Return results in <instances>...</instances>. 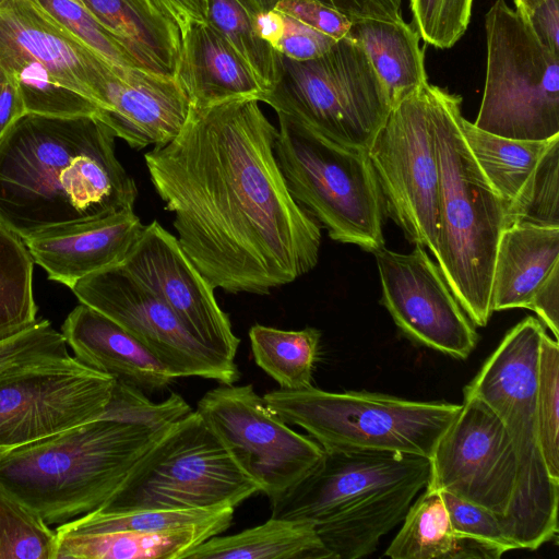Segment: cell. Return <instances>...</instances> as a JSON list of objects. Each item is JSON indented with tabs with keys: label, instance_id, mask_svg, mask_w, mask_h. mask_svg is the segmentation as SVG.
<instances>
[{
	"label": "cell",
	"instance_id": "obj_17",
	"mask_svg": "<svg viewBox=\"0 0 559 559\" xmlns=\"http://www.w3.org/2000/svg\"><path fill=\"white\" fill-rule=\"evenodd\" d=\"M372 253L381 281V302L399 329L431 349L467 358L478 334L424 247L416 246L411 253L382 247Z\"/></svg>",
	"mask_w": 559,
	"mask_h": 559
},
{
	"label": "cell",
	"instance_id": "obj_39",
	"mask_svg": "<svg viewBox=\"0 0 559 559\" xmlns=\"http://www.w3.org/2000/svg\"><path fill=\"white\" fill-rule=\"evenodd\" d=\"M191 412V406L180 394L171 393L163 402L156 403L152 402L142 390L115 380L111 399L100 418L160 431Z\"/></svg>",
	"mask_w": 559,
	"mask_h": 559
},
{
	"label": "cell",
	"instance_id": "obj_1",
	"mask_svg": "<svg viewBox=\"0 0 559 559\" xmlns=\"http://www.w3.org/2000/svg\"><path fill=\"white\" fill-rule=\"evenodd\" d=\"M254 98L190 106L177 135L144 155L178 242L214 288L265 295L318 263L321 226L290 195L277 128Z\"/></svg>",
	"mask_w": 559,
	"mask_h": 559
},
{
	"label": "cell",
	"instance_id": "obj_12",
	"mask_svg": "<svg viewBox=\"0 0 559 559\" xmlns=\"http://www.w3.org/2000/svg\"><path fill=\"white\" fill-rule=\"evenodd\" d=\"M368 155L385 212L409 241L427 247L436 257L439 167L429 81L391 108Z\"/></svg>",
	"mask_w": 559,
	"mask_h": 559
},
{
	"label": "cell",
	"instance_id": "obj_44",
	"mask_svg": "<svg viewBox=\"0 0 559 559\" xmlns=\"http://www.w3.org/2000/svg\"><path fill=\"white\" fill-rule=\"evenodd\" d=\"M274 10L335 40L345 37L352 26L347 16L318 0H280Z\"/></svg>",
	"mask_w": 559,
	"mask_h": 559
},
{
	"label": "cell",
	"instance_id": "obj_33",
	"mask_svg": "<svg viewBox=\"0 0 559 559\" xmlns=\"http://www.w3.org/2000/svg\"><path fill=\"white\" fill-rule=\"evenodd\" d=\"M207 23L218 32L248 64L265 94L280 76V55L263 40L253 14L239 0H206Z\"/></svg>",
	"mask_w": 559,
	"mask_h": 559
},
{
	"label": "cell",
	"instance_id": "obj_46",
	"mask_svg": "<svg viewBox=\"0 0 559 559\" xmlns=\"http://www.w3.org/2000/svg\"><path fill=\"white\" fill-rule=\"evenodd\" d=\"M514 4L542 41L559 53V0H514Z\"/></svg>",
	"mask_w": 559,
	"mask_h": 559
},
{
	"label": "cell",
	"instance_id": "obj_2",
	"mask_svg": "<svg viewBox=\"0 0 559 559\" xmlns=\"http://www.w3.org/2000/svg\"><path fill=\"white\" fill-rule=\"evenodd\" d=\"M116 138L95 116L24 115L0 139V223L24 240L134 209Z\"/></svg>",
	"mask_w": 559,
	"mask_h": 559
},
{
	"label": "cell",
	"instance_id": "obj_38",
	"mask_svg": "<svg viewBox=\"0 0 559 559\" xmlns=\"http://www.w3.org/2000/svg\"><path fill=\"white\" fill-rule=\"evenodd\" d=\"M536 403L543 456L559 481V344L546 332L538 353Z\"/></svg>",
	"mask_w": 559,
	"mask_h": 559
},
{
	"label": "cell",
	"instance_id": "obj_48",
	"mask_svg": "<svg viewBox=\"0 0 559 559\" xmlns=\"http://www.w3.org/2000/svg\"><path fill=\"white\" fill-rule=\"evenodd\" d=\"M26 114L24 100L15 78L3 69L0 75V139Z\"/></svg>",
	"mask_w": 559,
	"mask_h": 559
},
{
	"label": "cell",
	"instance_id": "obj_6",
	"mask_svg": "<svg viewBox=\"0 0 559 559\" xmlns=\"http://www.w3.org/2000/svg\"><path fill=\"white\" fill-rule=\"evenodd\" d=\"M546 330L527 317L513 326L464 389L487 404L502 421L516 461L511 504L499 519L518 549L536 550L558 533L559 481L546 466L537 417V366Z\"/></svg>",
	"mask_w": 559,
	"mask_h": 559
},
{
	"label": "cell",
	"instance_id": "obj_23",
	"mask_svg": "<svg viewBox=\"0 0 559 559\" xmlns=\"http://www.w3.org/2000/svg\"><path fill=\"white\" fill-rule=\"evenodd\" d=\"M174 76L194 107L233 98L262 102L265 95L248 64L209 23H193L182 35Z\"/></svg>",
	"mask_w": 559,
	"mask_h": 559
},
{
	"label": "cell",
	"instance_id": "obj_16",
	"mask_svg": "<svg viewBox=\"0 0 559 559\" xmlns=\"http://www.w3.org/2000/svg\"><path fill=\"white\" fill-rule=\"evenodd\" d=\"M426 488L450 492L502 519L513 499L518 461L508 432L481 400L464 394L430 456Z\"/></svg>",
	"mask_w": 559,
	"mask_h": 559
},
{
	"label": "cell",
	"instance_id": "obj_3",
	"mask_svg": "<svg viewBox=\"0 0 559 559\" xmlns=\"http://www.w3.org/2000/svg\"><path fill=\"white\" fill-rule=\"evenodd\" d=\"M429 475L425 456L324 450L308 475L271 501L272 516L310 522L333 559L362 558L403 521Z\"/></svg>",
	"mask_w": 559,
	"mask_h": 559
},
{
	"label": "cell",
	"instance_id": "obj_36",
	"mask_svg": "<svg viewBox=\"0 0 559 559\" xmlns=\"http://www.w3.org/2000/svg\"><path fill=\"white\" fill-rule=\"evenodd\" d=\"M56 558V531L0 484V559Z\"/></svg>",
	"mask_w": 559,
	"mask_h": 559
},
{
	"label": "cell",
	"instance_id": "obj_27",
	"mask_svg": "<svg viewBox=\"0 0 559 559\" xmlns=\"http://www.w3.org/2000/svg\"><path fill=\"white\" fill-rule=\"evenodd\" d=\"M347 36L364 47L386 91L391 107L428 82L420 36L404 20H357L352 22Z\"/></svg>",
	"mask_w": 559,
	"mask_h": 559
},
{
	"label": "cell",
	"instance_id": "obj_42",
	"mask_svg": "<svg viewBox=\"0 0 559 559\" xmlns=\"http://www.w3.org/2000/svg\"><path fill=\"white\" fill-rule=\"evenodd\" d=\"M71 356L61 332L46 319L0 342V372L9 368Z\"/></svg>",
	"mask_w": 559,
	"mask_h": 559
},
{
	"label": "cell",
	"instance_id": "obj_18",
	"mask_svg": "<svg viewBox=\"0 0 559 559\" xmlns=\"http://www.w3.org/2000/svg\"><path fill=\"white\" fill-rule=\"evenodd\" d=\"M121 265L159 297L198 341L235 361L240 340L216 301L215 288L157 221L144 226Z\"/></svg>",
	"mask_w": 559,
	"mask_h": 559
},
{
	"label": "cell",
	"instance_id": "obj_28",
	"mask_svg": "<svg viewBox=\"0 0 559 559\" xmlns=\"http://www.w3.org/2000/svg\"><path fill=\"white\" fill-rule=\"evenodd\" d=\"M180 559H333L307 521L271 516L236 534L213 536Z\"/></svg>",
	"mask_w": 559,
	"mask_h": 559
},
{
	"label": "cell",
	"instance_id": "obj_8",
	"mask_svg": "<svg viewBox=\"0 0 559 559\" xmlns=\"http://www.w3.org/2000/svg\"><path fill=\"white\" fill-rule=\"evenodd\" d=\"M277 117L275 156L293 199L328 229L331 239L369 252L384 247V198L368 150Z\"/></svg>",
	"mask_w": 559,
	"mask_h": 559
},
{
	"label": "cell",
	"instance_id": "obj_35",
	"mask_svg": "<svg viewBox=\"0 0 559 559\" xmlns=\"http://www.w3.org/2000/svg\"><path fill=\"white\" fill-rule=\"evenodd\" d=\"M235 508L138 510L104 513L97 510L83 514L55 530L57 534L100 533L111 531L163 532L219 520H233Z\"/></svg>",
	"mask_w": 559,
	"mask_h": 559
},
{
	"label": "cell",
	"instance_id": "obj_29",
	"mask_svg": "<svg viewBox=\"0 0 559 559\" xmlns=\"http://www.w3.org/2000/svg\"><path fill=\"white\" fill-rule=\"evenodd\" d=\"M466 144L483 174L507 206L530 178L554 136L544 141L513 140L491 134L462 119Z\"/></svg>",
	"mask_w": 559,
	"mask_h": 559
},
{
	"label": "cell",
	"instance_id": "obj_7",
	"mask_svg": "<svg viewBox=\"0 0 559 559\" xmlns=\"http://www.w3.org/2000/svg\"><path fill=\"white\" fill-rule=\"evenodd\" d=\"M286 424L305 429L325 451L389 452L430 459L461 405L314 386L263 395Z\"/></svg>",
	"mask_w": 559,
	"mask_h": 559
},
{
	"label": "cell",
	"instance_id": "obj_25",
	"mask_svg": "<svg viewBox=\"0 0 559 559\" xmlns=\"http://www.w3.org/2000/svg\"><path fill=\"white\" fill-rule=\"evenodd\" d=\"M143 69L174 76L181 49L178 24L151 0H82Z\"/></svg>",
	"mask_w": 559,
	"mask_h": 559
},
{
	"label": "cell",
	"instance_id": "obj_40",
	"mask_svg": "<svg viewBox=\"0 0 559 559\" xmlns=\"http://www.w3.org/2000/svg\"><path fill=\"white\" fill-rule=\"evenodd\" d=\"M37 1L58 23L109 63L142 68L82 0Z\"/></svg>",
	"mask_w": 559,
	"mask_h": 559
},
{
	"label": "cell",
	"instance_id": "obj_53",
	"mask_svg": "<svg viewBox=\"0 0 559 559\" xmlns=\"http://www.w3.org/2000/svg\"><path fill=\"white\" fill-rule=\"evenodd\" d=\"M3 0H0V3L2 2Z\"/></svg>",
	"mask_w": 559,
	"mask_h": 559
},
{
	"label": "cell",
	"instance_id": "obj_13",
	"mask_svg": "<svg viewBox=\"0 0 559 559\" xmlns=\"http://www.w3.org/2000/svg\"><path fill=\"white\" fill-rule=\"evenodd\" d=\"M115 378L74 356L0 372V456L19 447L98 419Z\"/></svg>",
	"mask_w": 559,
	"mask_h": 559
},
{
	"label": "cell",
	"instance_id": "obj_22",
	"mask_svg": "<svg viewBox=\"0 0 559 559\" xmlns=\"http://www.w3.org/2000/svg\"><path fill=\"white\" fill-rule=\"evenodd\" d=\"M61 333L78 360L143 392L164 390L176 379L130 333L84 304L67 316Z\"/></svg>",
	"mask_w": 559,
	"mask_h": 559
},
{
	"label": "cell",
	"instance_id": "obj_41",
	"mask_svg": "<svg viewBox=\"0 0 559 559\" xmlns=\"http://www.w3.org/2000/svg\"><path fill=\"white\" fill-rule=\"evenodd\" d=\"M474 0H411L416 31L436 48L454 46L471 20Z\"/></svg>",
	"mask_w": 559,
	"mask_h": 559
},
{
	"label": "cell",
	"instance_id": "obj_49",
	"mask_svg": "<svg viewBox=\"0 0 559 559\" xmlns=\"http://www.w3.org/2000/svg\"><path fill=\"white\" fill-rule=\"evenodd\" d=\"M151 1L178 24L181 32V38L193 23H207L206 0Z\"/></svg>",
	"mask_w": 559,
	"mask_h": 559
},
{
	"label": "cell",
	"instance_id": "obj_21",
	"mask_svg": "<svg viewBox=\"0 0 559 559\" xmlns=\"http://www.w3.org/2000/svg\"><path fill=\"white\" fill-rule=\"evenodd\" d=\"M145 225L128 209L105 217L24 239L48 278L71 287L81 278L121 264Z\"/></svg>",
	"mask_w": 559,
	"mask_h": 559
},
{
	"label": "cell",
	"instance_id": "obj_43",
	"mask_svg": "<svg viewBox=\"0 0 559 559\" xmlns=\"http://www.w3.org/2000/svg\"><path fill=\"white\" fill-rule=\"evenodd\" d=\"M440 493L456 537L485 543L502 554L518 549L504 535L498 515L450 492Z\"/></svg>",
	"mask_w": 559,
	"mask_h": 559
},
{
	"label": "cell",
	"instance_id": "obj_47",
	"mask_svg": "<svg viewBox=\"0 0 559 559\" xmlns=\"http://www.w3.org/2000/svg\"><path fill=\"white\" fill-rule=\"evenodd\" d=\"M527 309L533 310L540 322L559 338V264L535 292Z\"/></svg>",
	"mask_w": 559,
	"mask_h": 559
},
{
	"label": "cell",
	"instance_id": "obj_34",
	"mask_svg": "<svg viewBox=\"0 0 559 559\" xmlns=\"http://www.w3.org/2000/svg\"><path fill=\"white\" fill-rule=\"evenodd\" d=\"M0 64L15 78L27 114L98 116L99 109L92 100L61 85L37 61L0 48Z\"/></svg>",
	"mask_w": 559,
	"mask_h": 559
},
{
	"label": "cell",
	"instance_id": "obj_15",
	"mask_svg": "<svg viewBox=\"0 0 559 559\" xmlns=\"http://www.w3.org/2000/svg\"><path fill=\"white\" fill-rule=\"evenodd\" d=\"M81 304L103 313L156 356L175 378L200 377L233 384L235 361L198 341L173 310L121 264L94 272L72 287Z\"/></svg>",
	"mask_w": 559,
	"mask_h": 559
},
{
	"label": "cell",
	"instance_id": "obj_30",
	"mask_svg": "<svg viewBox=\"0 0 559 559\" xmlns=\"http://www.w3.org/2000/svg\"><path fill=\"white\" fill-rule=\"evenodd\" d=\"M320 337L314 328L287 331L254 324L249 331L255 364L286 390L312 385Z\"/></svg>",
	"mask_w": 559,
	"mask_h": 559
},
{
	"label": "cell",
	"instance_id": "obj_26",
	"mask_svg": "<svg viewBox=\"0 0 559 559\" xmlns=\"http://www.w3.org/2000/svg\"><path fill=\"white\" fill-rule=\"evenodd\" d=\"M231 522L219 520L163 532L57 534L56 559H180L192 547L228 530Z\"/></svg>",
	"mask_w": 559,
	"mask_h": 559
},
{
	"label": "cell",
	"instance_id": "obj_10",
	"mask_svg": "<svg viewBox=\"0 0 559 559\" xmlns=\"http://www.w3.org/2000/svg\"><path fill=\"white\" fill-rule=\"evenodd\" d=\"M262 103L329 140L365 150L392 108L364 47L347 35L314 59L281 53L278 80Z\"/></svg>",
	"mask_w": 559,
	"mask_h": 559
},
{
	"label": "cell",
	"instance_id": "obj_11",
	"mask_svg": "<svg viewBox=\"0 0 559 559\" xmlns=\"http://www.w3.org/2000/svg\"><path fill=\"white\" fill-rule=\"evenodd\" d=\"M485 28L486 80L474 124L513 140L559 135V53L504 0L491 5Z\"/></svg>",
	"mask_w": 559,
	"mask_h": 559
},
{
	"label": "cell",
	"instance_id": "obj_24",
	"mask_svg": "<svg viewBox=\"0 0 559 559\" xmlns=\"http://www.w3.org/2000/svg\"><path fill=\"white\" fill-rule=\"evenodd\" d=\"M559 264V227L513 224L499 238L492 282L491 309L528 307L537 288Z\"/></svg>",
	"mask_w": 559,
	"mask_h": 559
},
{
	"label": "cell",
	"instance_id": "obj_45",
	"mask_svg": "<svg viewBox=\"0 0 559 559\" xmlns=\"http://www.w3.org/2000/svg\"><path fill=\"white\" fill-rule=\"evenodd\" d=\"M283 16L285 26L276 50L289 59H314L325 53L337 41L295 19Z\"/></svg>",
	"mask_w": 559,
	"mask_h": 559
},
{
	"label": "cell",
	"instance_id": "obj_52",
	"mask_svg": "<svg viewBox=\"0 0 559 559\" xmlns=\"http://www.w3.org/2000/svg\"><path fill=\"white\" fill-rule=\"evenodd\" d=\"M2 71H3V68H2V67H1V64H0V75H1Z\"/></svg>",
	"mask_w": 559,
	"mask_h": 559
},
{
	"label": "cell",
	"instance_id": "obj_5",
	"mask_svg": "<svg viewBox=\"0 0 559 559\" xmlns=\"http://www.w3.org/2000/svg\"><path fill=\"white\" fill-rule=\"evenodd\" d=\"M162 431L98 418L5 452L0 484L62 524L102 507Z\"/></svg>",
	"mask_w": 559,
	"mask_h": 559
},
{
	"label": "cell",
	"instance_id": "obj_50",
	"mask_svg": "<svg viewBox=\"0 0 559 559\" xmlns=\"http://www.w3.org/2000/svg\"><path fill=\"white\" fill-rule=\"evenodd\" d=\"M253 15L273 10L280 0H239ZM347 16L350 21L361 14L364 0H318Z\"/></svg>",
	"mask_w": 559,
	"mask_h": 559
},
{
	"label": "cell",
	"instance_id": "obj_9",
	"mask_svg": "<svg viewBox=\"0 0 559 559\" xmlns=\"http://www.w3.org/2000/svg\"><path fill=\"white\" fill-rule=\"evenodd\" d=\"M257 492L259 485L192 411L159 433L97 511L236 508Z\"/></svg>",
	"mask_w": 559,
	"mask_h": 559
},
{
	"label": "cell",
	"instance_id": "obj_19",
	"mask_svg": "<svg viewBox=\"0 0 559 559\" xmlns=\"http://www.w3.org/2000/svg\"><path fill=\"white\" fill-rule=\"evenodd\" d=\"M0 48L37 61L61 85L88 98L100 111L114 64L73 36L37 0L0 3Z\"/></svg>",
	"mask_w": 559,
	"mask_h": 559
},
{
	"label": "cell",
	"instance_id": "obj_20",
	"mask_svg": "<svg viewBox=\"0 0 559 559\" xmlns=\"http://www.w3.org/2000/svg\"><path fill=\"white\" fill-rule=\"evenodd\" d=\"M190 103L175 76L112 66L97 118L131 147L164 145L182 128Z\"/></svg>",
	"mask_w": 559,
	"mask_h": 559
},
{
	"label": "cell",
	"instance_id": "obj_4",
	"mask_svg": "<svg viewBox=\"0 0 559 559\" xmlns=\"http://www.w3.org/2000/svg\"><path fill=\"white\" fill-rule=\"evenodd\" d=\"M462 97L432 85L439 167L438 266L469 320L487 325L506 203L493 190L462 132Z\"/></svg>",
	"mask_w": 559,
	"mask_h": 559
},
{
	"label": "cell",
	"instance_id": "obj_51",
	"mask_svg": "<svg viewBox=\"0 0 559 559\" xmlns=\"http://www.w3.org/2000/svg\"><path fill=\"white\" fill-rule=\"evenodd\" d=\"M253 23L259 36L276 49L284 32V16L273 9L257 13Z\"/></svg>",
	"mask_w": 559,
	"mask_h": 559
},
{
	"label": "cell",
	"instance_id": "obj_32",
	"mask_svg": "<svg viewBox=\"0 0 559 559\" xmlns=\"http://www.w3.org/2000/svg\"><path fill=\"white\" fill-rule=\"evenodd\" d=\"M33 270L24 240L0 223V342L38 321Z\"/></svg>",
	"mask_w": 559,
	"mask_h": 559
},
{
	"label": "cell",
	"instance_id": "obj_14",
	"mask_svg": "<svg viewBox=\"0 0 559 559\" xmlns=\"http://www.w3.org/2000/svg\"><path fill=\"white\" fill-rule=\"evenodd\" d=\"M239 467L270 502L308 475L324 449L289 428L252 384H222L207 391L195 409Z\"/></svg>",
	"mask_w": 559,
	"mask_h": 559
},
{
	"label": "cell",
	"instance_id": "obj_31",
	"mask_svg": "<svg viewBox=\"0 0 559 559\" xmlns=\"http://www.w3.org/2000/svg\"><path fill=\"white\" fill-rule=\"evenodd\" d=\"M402 527L389 545L391 559H455L456 537L438 490L425 491L411 504Z\"/></svg>",
	"mask_w": 559,
	"mask_h": 559
},
{
	"label": "cell",
	"instance_id": "obj_37",
	"mask_svg": "<svg viewBox=\"0 0 559 559\" xmlns=\"http://www.w3.org/2000/svg\"><path fill=\"white\" fill-rule=\"evenodd\" d=\"M521 223L559 227V135L506 209V227Z\"/></svg>",
	"mask_w": 559,
	"mask_h": 559
}]
</instances>
